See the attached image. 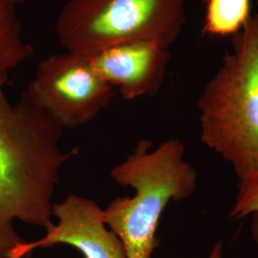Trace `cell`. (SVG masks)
Here are the masks:
<instances>
[{
  "instance_id": "obj_1",
  "label": "cell",
  "mask_w": 258,
  "mask_h": 258,
  "mask_svg": "<svg viewBox=\"0 0 258 258\" xmlns=\"http://www.w3.org/2000/svg\"><path fill=\"white\" fill-rule=\"evenodd\" d=\"M8 73H0V258L23 239L15 223L50 229L53 199L61 168L77 154L62 150L63 129L51 120L25 92L11 103Z\"/></svg>"
},
{
  "instance_id": "obj_2",
  "label": "cell",
  "mask_w": 258,
  "mask_h": 258,
  "mask_svg": "<svg viewBox=\"0 0 258 258\" xmlns=\"http://www.w3.org/2000/svg\"><path fill=\"white\" fill-rule=\"evenodd\" d=\"M110 176L116 184L131 187L134 195L118 197L103 210L106 226L122 242L126 257H152L167 205L189 198L197 189L198 176L185 159L184 143L168 139L153 148L151 140L142 139Z\"/></svg>"
},
{
  "instance_id": "obj_3",
  "label": "cell",
  "mask_w": 258,
  "mask_h": 258,
  "mask_svg": "<svg viewBox=\"0 0 258 258\" xmlns=\"http://www.w3.org/2000/svg\"><path fill=\"white\" fill-rule=\"evenodd\" d=\"M200 138L230 164L238 182L258 176V19L232 36L231 49L198 100Z\"/></svg>"
},
{
  "instance_id": "obj_4",
  "label": "cell",
  "mask_w": 258,
  "mask_h": 258,
  "mask_svg": "<svg viewBox=\"0 0 258 258\" xmlns=\"http://www.w3.org/2000/svg\"><path fill=\"white\" fill-rule=\"evenodd\" d=\"M185 0H68L55 21L65 52L89 56L120 43L173 44L185 22Z\"/></svg>"
},
{
  "instance_id": "obj_5",
  "label": "cell",
  "mask_w": 258,
  "mask_h": 258,
  "mask_svg": "<svg viewBox=\"0 0 258 258\" xmlns=\"http://www.w3.org/2000/svg\"><path fill=\"white\" fill-rule=\"evenodd\" d=\"M24 92L63 130L91 122L115 94L95 73L87 57L65 51L39 62Z\"/></svg>"
},
{
  "instance_id": "obj_6",
  "label": "cell",
  "mask_w": 258,
  "mask_h": 258,
  "mask_svg": "<svg viewBox=\"0 0 258 258\" xmlns=\"http://www.w3.org/2000/svg\"><path fill=\"white\" fill-rule=\"evenodd\" d=\"M57 219L45 235L33 242L24 241L9 258H24L38 248L65 244L79 249L85 258H127L119 236L107 228L102 208L89 198L70 194L53 205Z\"/></svg>"
},
{
  "instance_id": "obj_7",
  "label": "cell",
  "mask_w": 258,
  "mask_h": 258,
  "mask_svg": "<svg viewBox=\"0 0 258 258\" xmlns=\"http://www.w3.org/2000/svg\"><path fill=\"white\" fill-rule=\"evenodd\" d=\"M95 73L126 101L155 96L166 80L168 48L155 41L136 40L107 47L86 56Z\"/></svg>"
},
{
  "instance_id": "obj_8",
  "label": "cell",
  "mask_w": 258,
  "mask_h": 258,
  "mask_svg": "<svg viewBox=\"0 0 258 258\" xmlns=\"http://www.w3.org/2000/svg\"><path fill=\"white\" fill-rule=\"evenodd\" d=\"M14 0H0V73H8L35 55L23 36Z\"/></svg>"
},
{
  "instance_id": "obj_9",
  "label": "cell",
  "mask_w": 258,
  "mask_h": 258,
  "mask_svg": "<svg viewBox=\"0 0 258 258\" xmlns=\"http://www.w3.org/2000/svg\"><path fill=\"white\" fill-rule=\"evenodd\" d=\"M250 0H206L203 33L212 37L235 35L250 19Z\"/></svg>"
},
{
  "instance_id": "obj_10",
  "label": "cell",
  "mask_w": 258,
  "mask_h": 258,
  "mask_svg": "<svg viewBox=\"0 0 258 258\" xmlns=\"http://www.w3.org/2000/svg\"><path fill=\"white\" fill-rule=\"evenodd\" d=\"M237 191L230 217L234 220L251 217L250 233L258 248V176L238 182Z\"/></svg>"
},
{
  "instance_id": "obj_11",
  "label": "cell",
  "mask_w": 258,
  "mask_h": 258,
  "mask_svg": "<svg viewBox=\"0 0 258 258\" xmlns=\"http://www.w3.org/2000/svg\"><path fill=\"white\" fill-rule=\"evenodd\" d=\"M208 258H224V254H223V243L222 241L217 242L213 248H212V251L209 255Z\"/></svg>"
},
{
  "instance_id": "obj_12",
  "label": "cell",
  "mask_w": 258,
  "mask_h": 258,
  "mask_svg": "<svg viewBox=\"0 0 258 258\" xmlns=\"http://www.w3.org/2000/svg\"><path fill=\"white\" fill-rule=\"evenodd\" d=\"M17 4H19V3H22V2H25V1H27V0H14Z\"/></svg>"
},
{
  "instance_id": "obj_13",
  "label": "cell",
  "mask_w": 258,
  "mask_h": 258,
  "mask_svg": "<svg viewBox=\"0 0 258 258\" xmlns=\"http://www.w3.org/2000/svg\"><path fill=\"white\" fill-rule=\"evenodd\" d=\"M257 4H258V0H257ZM255 17H256V18H257V19H258V13H257V14H255Z\"/></svg>"
}]
</instances>
